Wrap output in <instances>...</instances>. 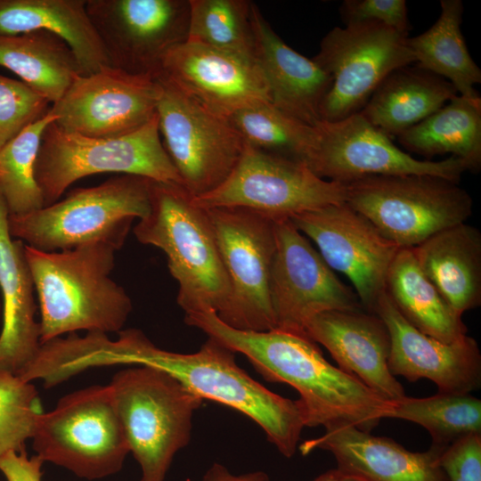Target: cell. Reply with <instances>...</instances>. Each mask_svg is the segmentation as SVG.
Instances as JSON below:
<instances>
[{
	"label": "cell",
	"mask_w": 481,
	"mask_h": 481,
	"mask_svg": "<svg viewBox=\"0 0 481 481\" xmlns=\"http://www.w3.org/2000/svg\"><path fill=\"white\" fill-rule=\"evenodd\" d=\"M184 321L246 356L267 381L294 387L305 427L352 425L371 432L390 410V401L330 364L307 336L277 329L237 330L210 311L186 314Z\"/></svg>",
	"instance_id": "obj_1"
},
{
	"label": "cell",
	"mask_w": 481,
	"mask_h": 481,
	"mask_svg": "<svg viewBox=\"0 0 481 481\" xmlns=\"http://www.w3.org/2000/svg\"><path fill=\"white\" fill-rule=\"evenodd\" d=\"M117 339L99 334L83 359L86 370L113 365L159 369L201 399L231 407L251 419L285 457L294 455L305 427L298 400L282 397L252 379L235 361V353L208 339L192 354L167 351L137 329L122 330Z\"/></svg>",
	"instance_id": "obj_2"
},
{
	"label": "cell",
	"mask_w": 481,
	"mask_h": 481,
	"mask_svg": "<svg viewBox=\"0 0 481 481\" xmlns=\"http://www.w3.org/2000/svg\"><path fill=\"white\" fill-rule=\"evenodd\" d=\"M116 251L101 242L51 252L25 244L40 311L41 344L79 330H123L133 305L110 277Z\"/></svg>",
	"instance_id": "obj_3"
},
{
	"label": "cell",
	"mask_w": 481,
	"mask_h": 481,
	"mask_svg": "<svg viewBox=\"0 0 481 481\" xmlns=\"http://www.w3.org/2000/svg\"><path fill=\"white\" fill-rule=\"evenodd\" d=\"M192 198L182 184L152 181L149 212L133 231L139 242L165 253L185 314H217L229 298V280L208 212Z\"/></svg>",
	"instance_id": "obj_4"
},
{
	"label": "cell",
	"mask_w": 481,
	"mask_h": 481,
	"mask_svg": "<svg viewBox=\"0 0 481 481\" xmlns=\"http://www.w3.org/2000/svg\"><path fill=\"white\" fill-rule=\"evenodd\" d=\"M151 183L143 176L118 175L93 187L74 189L36 211L9 215L10 234L48 252L99 242L118 250L134 220L148 214Z\"/></svg>",
	"instance_id": "obj_5"
},
{
	"label": "cell",
	"mask_w": 481,
	"mask_h": 481,
	"mask_svg": "<svg viewBox=\"0 0 481 481\" xmlns=\"http://www.w3.org/2000/svg\"><path fill=\"white\" fill-rule=\"evenodd\" d=\"M109 385L141 481H164L175 453L190 442L192 417L203 399L150 366L119 371Z\"/></svg>",
	"instance_id": "obj_6"
},
{
	"label": "cell",
	"mask_w": 481,
	"mask_h": 481,
	"mask_svg": "<svg viewBox=\"0 0 481 481\" xmlns=\"http://www.w3.org/2000/svg\"><path fill=\"white\" fill-rule=\"evenodd\" d=\"M102 173L182 184L164 148L158 115L136 131L113 138L69 133L54 122L45 128L35 167L45 206L56 202L77 180Z\"/></svg>",
	"instance_id": "obj_7"
},
{
	"label": "cell",
	"mask_w": 481,
	"mask_h": 481,
	"mask_svg": "<svg viewBox=\"0 0 481 481\" xmlns=\"http://www.w3.org/2000/svg\"><path fill=\"white\" fill-rule=\"evenodd\" d=\"M458 183L430 175H372L344 183L345 203L399 249L465 223L471 196Z\"/></svg>",
	"instance_id": "obj_8"
},
{
	"label": "cell",
	"mask_w": 481,
	"mask_h": 481,
	"mask_svg": "<svg viewBox=\"0 0 481 481\" xmlns=\"http://www.w3.org/2000/svg\"><path fill=\"white\" fill-rule=\"evenodd\" d=\"M31 440L44 462L87 480L118 472L130 452L109 384L60 398L52 411L39 416Z\"/></svg>",
	"instance_id": "obj_9"
},
{
	"label": "cell",
	"mask_w": 481,
	"mask_h": 481,
	"mask_svg": "<svg viewBox=\"0 0 481 481\" xmlns=\"http://www.w3.org/2000/svg\"><path fill=\"white\" fill-rule=\"evenodd\" d=\"M344 183L317 176L305 163L244 144L229 175L213 191L193 197L201 208H243L273 221L345 202Z\"/></svg>",
	"instance_id": "obj_10"
},
{
	"label": "cell",
	"mask_w": 481,
	"mask_h": 481,
	"mask_svg": "<svg viewBox=\"0 0 481 481\" xmlns=\"http://www.w3.org/2000/svg\"><path fill=\"white\" fill-rule=\"evenodd\" d=\"M407 38L374 21L330 30L313 58L332 80L320 108L321 120L337 121L360 112L387 75L415 62Z\"/></svg>",
	"instance_id": "obj_11"
},
{
	"label": "cell",
	"mask_w": 481,
	"mask_h": 481,
	"mask_svg": "<svg viewBox=\"0 0 481 481\" xmlns=\"http://www.w3.org/2000/svg\"><path fill=\"white\" fill-rule=\"evenodd\" d=\"M206 210L230 284L227 302L216 314L237 330L275 329L269 291L274 221L243 208Z\"/></svg>",
	"instance_id": "obj_12"
},
{
	"label": "cell",
	"mask_w": 481,
	"mask_h": 481,
	"mask_svg": "<svg viewBox=\"0 0 481 481\" xmlns=\"http://www.w3.org/2000/svg\"><path fill=\"white\" fill-rule=\"evenodd\" d=\"M158 103L164 148L192 197L218 187L238 163L244 143L226 118L216 115L164 78Z\"/></svg>",
	"instance_id": "obj_13"
},
{
	"label": "cell",
	"mask_w": 481,
	"mask_h": 481,
	"mask_svg": "<svg viewBox=\"0 0 481 481\" xmlns=\"http://www.w3.org/2000/svg\"><path fill=\"white\" fill-rule=\"evenodd\" d=\"M274 233L269 291L275 329L306 336L315 315L363 307L290 219L274 221Z\"/></svg>",
	"instance_id": "obj_14"
},
{
	"label": "cell",
	"mask_w": 481,
	"mask_h": 481,
	"mask_svg": "<svg viewBox=\"0 0 481 481\" xmlns=\"http://www.w3.org/2000/svg\"><path fill=\"white\" fill-rule=\"evenodd\" d=\"M110 65L158 77L166 54L185 42L189 0H86Z\"/></svg>",
	"instance_id": "obj_15"
},
{
	"label": "cell",
	"mask_w": 481,
	"mask_h": 481,
	"mask_svg": "<svg viewBox=\"0 0 481 481\" xmlns=\"http://www.w3.org/2000/svg\"><path fill=\"white\" fill-rule=\"evenodd\" d=\"M306 166L319 177L340 183L372 175H430L458 183L469 167L459 158L420 160L360 112L337 121H321Z\"/></svg>",
	"instance_id": "obj_16"
},
{
	"label": "cell",
	"mask_w": 481,
	"mask_h": 481,
	"mask_svg": "<svg viewBox=\"0 0 481 481\" xmlns=\"http://www.w3.org/2000/svg\"><path fill=\"white\" fill-rule=\"evenodd\" d=\"M161 93L158 78L107 65L77 76L49 112L67 132L118 137L136 131L157 115Z\"/></svg>",
	"instance_id": "obj_17"
},
{
	"label": "cell",
	"mask_w": 481,
	"mask_h": 481,
	"mask_svg": "<svg viewBox=\"0 0 481 481\" xmlns=\"http://www.w3.org/2000/svg\"><path fill=\"white\" fill-rule=\"evenodd\" d=\"M290 221L315 243L327 265L351 281L362 306L372 312L399 248L345 202L298 214Z\"/></svg>",
	"instance_id": "obj_18"
},
{
	"label": "cell",
	"mask_w": 481,
	"mask_h": 481,
	"mask_svg": "<svg viewBox=\"0 0 481 481\" xmlns=\"http://www.w3.org/2000/svg\"><path fill=\"white\" fill-rule=\"evenodd\" d=\"M159 77L224 118L247 106L270 102L265 78L254 57L187 40L166 54Z\"/></svg>",
	"instance_id": "obj_19"
},
{
	"label": "cell",
	"mask_w": 481,
	"mask_h": 481,
	"mask_svg": "<svg viewBox=\"0 0 481 481\" xmlns=\"http://www.w3.org/2000/svg\"><path fill=\"white\" fill-rule=\"evenodd\" d=\"M371 313L386 324L390 337V372L411 382L433 381L438 392L470 394L481 384V355L477 342L466 336L453 343L429 337L410 324L383 292Z\"/></svg>",
	"instance_id": "obj_20"
},
{
	"label": "cell",
	"mask_w": 481,
	"mask_h": 481,
	"mask_svg": "<svg viewBox=\"0 0 481 481\" xmlns=\"http://www.w3.org/2000/svg\"><path fill=\"white\" fill-rule=\"evenodd\" d=\"M306 334L330 352L339 369L387 400L406 395L389 371L390 337L376 314L363 307L327 311L308 322Z\"/></svg>",
	"instance_id": "obj_21"
},
{
	"label": "cell",
	"mask_w": 481,
	"mask_h": 481,
	"mask_svg": "<svg viewBox=\"0 0 481 481\" xmlns=\"http://www.w3.org/2000/svg\"><path fill=\"white\" fill-rule=\"evenodd\" d=\"M298 448L303 455L315 449L329 451L338 469L363 481H448L438 465L443 449L431 445L426 452H411L391 438L352 425L327 427L323 435Z\"/></svg>",
	"instance_id": "obj_22"
},
{
	"label": "cell",
	"mask_w": 481,
	"mask_h": 481,
	"mask_svg": "<svg viewBox=\"0 0 481 481\" xmlns=\"http://www.w3.org/2000/svg\"><path fill=\"white\" fill-rule=\"evenodd\" d=\"M254 58L265 78L270 102L312 126L322 120L320 108L331 86V77L313 59L289 46L252 3Z\"/></svg>",
	"instance_id": "obj_23"
},
{
	"label": "cell",
	"mask_w": 481,
	"mask_h": 481,
	"mask_svg": "<svg viewBox=\"0 0 481 481\" xmlns=\"http://www.w3.org/2000/svg\"><path fill=\"white\" fill-rule=\"evenodd\" d=\"M8 217L0 192V371L20 375L40 349V324L25 243L11 236Z\"/></svg>",
	"instance_id": "obj_24"
},
{
	"label": "cell",
	"mask_w": 481,
	"mask_h": 481,
	"mask_svg": "<svg viewBox=\"0 0 481 481\" xmlns=\"http://www.w3.org/2000/svg\"><path fill=\"white\" fill-rule=\"evenodd\" d=\"M417 263L461 316L481 304V232L465 223L446 228L412 248Z\"/></svg>",
	"instance_id": "obj_25"
},
{
	"label": "cell",
	"mask_w": 481,
	"mask_h": 481,
	"mask_svg": "<svg viewBox=\"0 0 481 481\" xmlns=\"http://www.w3.org/2000/svg\"><path fill=\"white\" fill-rule=\"evenodd\" d=\"M45 30L72 50L82 75L110 65L104 45L86 12V0H0V34Z\"/></svg>",
	"instance_id": "obj_26"
},
{
	"label": "cell",
	"mask_w": 481,
	"mask_h": 481,
	"mask_svg": "<svg viewBox=\"0 0 481 481\" xmlns=\"http://www.w3.org/2000/svg\"><path fill=\"white\" fill-rule=\"evenodd\" d=\"M456 95L446 79L408 65L387 75L360 113L388 137H397Z\"/></svg>",
	"instance_id": "obj_27"
},
{
	"label": "cell",
	"mask_w": 481,
	"mask_h": 481,
	"mask_svg": "<svg viewBox=\"0 0 481 481\" xmlns=\"http://www.w3.org/2000/svg\"><path fill=\"white\" fill-rule=\"evenodd\" d=\"M385 291L403 317L420 332L444 343L467 336V327L420 268L412 248L399 249Z\"/></svg>",
	"instance_id": "obj_28"
},
{
	"label": "cell",
	"mask_w": 481,
	"mask_h": 481,
	"mask_svg": "<svg viewBox=\"0 0 481 481\" xmlns=\"http://www.w3.org/2000/svg\"><path fill=\"white\" fill-rule=\"evenodd\" d=\"M0 66L47 99L58 102L82 71L72 50L58 36L35 30L0 34Z\"/></svg>",
	"instance_id": "obj_29"
},
{
	"label": "cell",
	"mask_w": 481,
	"mask_h": 481,
	"mask_svg": "<svg viewBox=\"0 0 481 481\" xmlns=\"http://www.w3.org/2000/svg\"><path fill=\"white\" fill-rule=\"evenodd\" d=\"M397 139L406 150L427 160L450 153L467 163L469 171L477 172L481 166V97L458 94Z\"/></svg>",
	"instance_id": "obj_30"
},
{
	"label": "cell",
	"mask_w": 481,
	"mask_h": 481,
	"mask_svg": "<svg viewBox=\"0 0 481 481\" xmlns=\"http://www.w3.org/2000/svg\"><path fill=\"white\" fill-rule=\"evenodd\" d=\"M436 21L425 32L407 38L417 66L449 81L459 95L480 96L475 86L481 83V70L468 50L461 30L463 4L442 0Z\"/></svg>",
	"instance_id": "obj_31"
},
{
	"label": "cell",
	"mask_w": 481,
	"mask_h": 481,
	"mask_svg": "<svg viewBox=\"0 0 481 481\" xmlns=\"http://www.w3.org/2000/svg\"><path fill=\"white\" fill-rule=\"evenodd\" d=\"M244 144L306 165L316 143V126L305 124L270 102L242 108L226 118Z\"/></svg>",
	"instance_id": "obj_32"
},
{
	"label": "cell",
	"mask_w": 481,
	"mask_h": 481,
	"mask_svg": "<svg viewBox=\"0 0 481 481\" xmlns=\"http://www.w3.org/2000/svg\"><path fill=\"white\" fill-rule=\"evenodd\" d=\"M414 422L428 431L432 446L444 449L469 434H481V400L470 394L437 392L390 401L385 419Z\"/></svg>",
	"instance_id": "obj_33"
},
{
	"label": "cell",
	"mask_w": 481,
	"mask_h": 481,
	"mask_svg": "<svg viewBox=\"0 0 481 481\" xmlns=\"http://www.w3.org/2000/svg\"><path fill=\"white\" fill-rule=\"evenodd\" d=\"M55 120L48 111L0 150V192L9 215H25L45 207L35 167L44 131Z\"/></svg>",
	"instance_id": "obj_34"
},
{
	"label": "cell",
	"mask_w": 481,
	"mask_h": 481,
	"mask_svg": "<svg viewBox=\"0 0 481 481\" xmlns=\"http://www.w3.org/2000/svg\"><path fill=\"white\" fill-rule=\"evenodd\" d=\"M187 41L254 57L251 1L189 0Z\"/></svg>",
	"instance_id": "obj_35"
},
{
	"label": "cell",
	"mask_w": 481,
	"mask_h": 481,
	"mask_svg": "<svg viewBox=\"0 0 481 481\" xmlns=\"http://www.w3.org/2000/svg\"><path fill=\"white\" fill-rule=\"evenodd\" d=\"M42 412L33 383L0 371V455L26 452Z\"/></svg>",
	"instance_id": "obj_36"
},
{
	"label": "cell",
	"mask_w": 481,
	"mask_h": 481,
	"mask_svg": "<svg viewBox=\"0 0 481 481\" xmlns=\"http://www.w3.org/2000/svg\"><path fill=\"white\" fill-rule=\"evenodd\" d=\"M52 104L20 80L0 75V150L45 116Z\"/></svg>",
	"instance_id": "obj_37"
},
{
	"label": "cell",
	"mask_w": 481,
	"mask_h": 481,
	"mask_svg": "<svg viewBox=\"0 0 481 481\" xmlns=\"http://www.w3.org/2000/svg\"><path fill=\"white\" fill-rule=\"evenodd\" d=\"M339 13L345 25L374 21L405 36L412 29L404 0H345Z\"/></svg>",
	"instance_id": "obj_38"
},
{
	"label": "cell",
	"mask_w": 481,
	"mask_h": 481,
	"mask_svg": "<svg viewBox=\"0 0 481 481\" xmlns=\"http://www.w3.org/2000/svg\"><path fill=\"white\" fill-rule=\"evenodd\" d=\"M438 465L448 481H481V434H469L444 448Z\"/></svg>",
	"instance_id": "obj_39"
},
{
	"label": "cell",
	"mask_w": 481,
	"mask_h": 481,
	"mask_svg": "<svg viewBox=\"0 0 481 481\" xmlns=\"http://www.w3.org/2000/svg\"><path fill=\"white\" fill-rule=\"evenodd\" d=\"M43 463L37 455L29 457L27 452L0 455V471L6 481H42Z\"/></svg>",
	"instance_id": "obj_40"
},
{
	"label": "cell",
	"mask_w": 481,
	"mask_h": 481,
	"mask_svg": "<svg viewBox=\"0 0 481 481\" xmlns=\"http://www.w3.org/2000/svg\"><path fill=\"white\" fill-rule=\"evenodd\" d=\"M202 481H270V479L263 471L233 475L224 466L214 463L205 473Z\"/></svg>",
	"instance_id": "obj_41"
},
{
	"label": "cell",
	"mask_w": 481,
	"mask_h": 481,
	"mask_svg": "<svg viewBox=\"0 0 481 481\" xmlns=\"http://www.w3.org/2000/svg\"><path fill=\"white\" fill-rule=\"evenodd\" d=\"M314 481H363V480L346 475L336 468V469H330L322 473V475L317 477Z\"/></svg>",
	"instance_id": "obj_42"
},
{
	"label": "cell",
	"mask_w": 481,
	"mask_h": 481,
	"mask_svg": "<svg viewBox=\"0 0 481 481\" xmlns=\"http://www.w3.org/2000/svg\"><path fill=\"white\" fill-rule=\"evenodd\" d=\"M2 319V299L0 295V320Z\"/></svg>",
	"instance_id": "obj_43"
},
{
	"label": "cell",
	"mask_w": 481,
	"mask_h": 481,
	"mask_svg": "<svg viewBox=\"0 0 481 481\" xmlns=\"http://www.w3.org/2000/svg\"><path fill=\"white\" fill-rule=\"evenodd\" d=\"M51 341H52V340H51ZM51 341H50V342H51ZM48 344H49V343H48ZM48 344H47V345H48ZM47 345H46V346H47ZM46 346H45V348H46ZM45 350H44V353H45ZM44 353H43V355H44ZM43 355H42V358H43ZM42 358H41L40 366H39V377H40V367H41ZM40 379H41V378H40Z\"/></svg>",
	"instance_id": "obj_44"
}]
</instances>
